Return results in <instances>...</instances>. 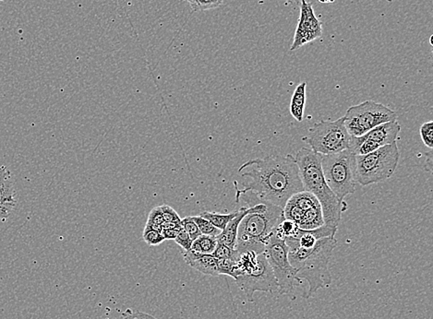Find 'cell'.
Listing matches in <instances>:
<instances>
[{"label":"cell","mask_w":433,"mask_h":319,"mask_svg":"<svg viewBox=\"0 0 433 319\" xmlns=\"http://www.w3.org/2000/svg\"><path fill=\"white\" fill-rule=\"evenodd\" d=\"M272 271L274 272L280 294H290L294 289L302 283L296 276V271L288 258V247L285 239L272 234L263 251Z\"/></svg>","instance_id":"9c48e42d"},{"label":"cell","mask_w":433,"mask_h":319,"mask_svg":"<svg viewBox=\"0 0 433 319\" xmlns=\"http://www.w3.org/2000/svg\"><path fill=\"white\" fill-rule=\"evenodd\" d=\"M283 214L285 219L292 220L302 230H313L324 225L321 204L308 191L293 195L285 203Z\"/></svg>","instance_id":"30bf717a"},{"label":"cell","mask_w":433,"mask_h":319,"mask_svg":"<svg viewBox=\"0 0 433 319\" xmlns=\"http://www.w3.org/2000/svg\"><path fill=\"white\" fill-rule=\"evenodd\" d=\"M321 166L329 187L337 200L344 203L345 197L356 191V154L348 149L337 154L321 155Z\"/></svg>","instance_id":"8992f818"},{"label":"cell","mask_w":433,"mask_h":319,"mask_svg":"<svg viewBox=\"0 0 433 319\" xmlns=\"http://www.w3.org/2000/svg\"><path fill=\"white\" fill-rule=\"evenodd\" d=\"M181 223L182 227L187 231L192 241H194L199 236H201V231L199 230L197 225L192 220V217H186L184 219H181Z\"/></svg>","instance_id":"484cf974"},{"label":"cell","mask_w":433,"mask_h":319,"mask_svg":"<svg viewBox=\"0 0 433 319\" xmlns=\"http://www.w3.org/2000/svg\"><path fill=\"white\" fill-rule=\"evenodd\" d=\"M236 201L242 198L252 209V212L242 219L239 225L236 250L239 254L247 251L263 253L270 237L279 223L284 219L283 209L260 200L250 191L239 189L236 187Z\"/></svg>","instance_id":"7a4b0ae2"},{"label":"cell","mask_w":433,"mask_h":319,"mask_svg":"<svg viewBox=\"0 0 433 319\" xmlns=\"http://www.w3.org/2000/svg\"><path fill=\"white\" fill-rule=\"evenodd\" d=\"M243 191L254 193L260 200L284 209L293 195L304 190L298 165L291 154L256 158L239 169Z\"/></svg>","instance_id":"6da1fadb"},{"label":"cell","mask_w":433,"mask_h":319,"mask_svg":"<svg viewBox=\"0 0 433 319\" xmlns=\"http://www.w3.org/2000/svg\"><path fill=\"white\" fill-rule=\"evenodd\" d=\"M121 319H157L154 316L149 313L139 312V311H132L128 309L126 312L122 313Z\"/></svg>","instance_id":"4dcf8cb0"},{"label":"cell","mask_w":433,"mask_h":319,"mask_svg":"<svg viewBox=\"0 0 433 319\" xmlns=\"http://www.w3.org/2000/svg\"><path fill=\"white\" fill-rule=\"evenodd\" d=\"M238 211L231 212V214H219V212H201L200 216L205 218L215 228L223 231L225 228V226L228 225V223L238 214Z\"/></svg>","instance_id":"ffe728a7"},{"label":"cell","mask_w":433,"mask_h":319,"mask_svg":"<svg viewBox=\"0 0 433 319\" xmlns=\"http://www.w3.org/2000/svg\"><path fill=\"white\" fill-rule=\"evenodd\" d=\"M192 220H194L196 225H197L199 230L201 231V234H205V236H217L221 231L219 229L215 228L208 220L205 218L200 216H192Z\"/></svg>","instance_id":"7402d4cb"},{"label":"cell","mask_w":433,"mask_h":319,"mask_svg":"<svg viewBox=\"0 0 433 319\" xmlns=\"http://www.w3.org/2000/svg\"><path fill=\"white\" fill-rule=\"evenodd\" d=\"M143 238L144 242L147 245H151V247L159 245L165 241L164 236H162L160 231L152 230V229L147 227V226L144 227Z\"/></svg>","instance_id":"603a6c76"},{"label":"cell","mask_w":433,"mask_h":319,"mask_svg":"<svg viewBox=\"0 0 433 319\" xmlns=\"http://www.w3.org/2000/svg\"><path fill=\"white\" fill-rule=\"evenodd\" d=\"M400 132H401V127H400L399 123L396 120H394V121L379 125L362 136L375 141L383 147L396 141Z\"/></svg>","instance_id":"2e32d148"},{"label":"cell","mask_w":433,"mask_h":319,"mask_svg":"<svg viewBox=\"0 0 433 319\" xmlns=\"http://www.w3.org/2000/svg\"><path fill=\"white\" fill-rule=\"evenodd\" d=\"M224 0H196L195 6L193 7L194 12H205L219 8Z\"/></svg>","instance_id":"4316f807"},{"label":"cell","mask_w":433,"mask_h":319,"mask_svg":"<svg viewBox=\"0 0 433 319\" xmlns=\"http://www.w3.org/2000/svg\"><path fill=\"white\" fill-rule=\"evenodd\" d=\"M235 280L236 285L243 291L249 302H253V294L256 291L274 294L279 293V291L274 272L264 253L259 254L258 263L254 269L239 275Z\"/></svg>","instance_id":"8fae6325"},{"label":"cell","mask_w":433,"mask_h":319,"mask_svg":"<svg viewBox=\"0 0 433 319\" xmlns=\"http://www.w3.org/2000/svg\"><path fill=\"white\" fill-rule=\"evenodd\" d=\"M165 220L163 216L162 211H161L160 206L155 207L150 212L148 220H147L146 225H164Z\"/></svg>","instance_id":"f546056e"},{"label":"cell","mask_w":433,"mask_h":319,"mask_svg":"<svg viewBox=\"0 0 433 319\" xmlns=\"http://www.w3.org/2000/svg\"><path fill=\"white\" fill-rule=\"evenodd\" d=\"M183 258L188 265L206 276H220L217 271V260L212 254H201L189 250L183 254Z\"/></svg>","instance_id":"9a60e30c"},{"label":"cell","mask_w":433,"mask_h":319,"mask_svg":"<svg viewBox=\"0 0 433 319\" xmlns=\"http://www.w3.org/2000/svg\"><path fill=\"white\" fill-rule=\"evenodd\" d=\"M396 141L366 155H356V180L362 187L391 178L399 166Z\"/></svg>","instance_id":"5b68a950"},{"label":"cell","mask_w":433,"mask_h":319,"mask_svg":"<svg viewBox=\"0 0 433 319\" xmlns=\"http://www.w3.org/2000/svg\"><path fill=\"white\" fill-rule=\"evenodd\" d=\"M323 35L321 23L316 17L312 4L306 0H301V15L290 50L295 51L307 43L312 42Z\"/></svg>","instance_id":"7c38bea8"},{"label":"cell","mask_w":433,"mask_h":319,"mask_svg":"<svg viewBox=\"0 0 433 319\" xmlns=\"http://www.w3.org/2000/svg\"><path fill=\"white\" fill-rule=\"evenodd\" d=\"M321 158V155L312 149L302 148L296 154L295 160L304 190L312 193L321 204L324 225L339 228L347 203L337 200L324 179Z\"/></svg>","instance_id":"277c9868"},{"label":"cell","mask_w":433,"mask_h":319,"mask_svg":"<svg viewBox=\"0 0 433 319\" xmlns=\"http://www.w3.org/2000/svg\"><path fill=\"white\" fill-rule=\"evenodd\" d=\"M337 230L339 228L331 227L326 225L313 229V230H302L299 228L295 236L288 237L285 241L288 248L299 247L309 249L314 247L318 240L325 238V237H336Z\"/></svg>","instance_id":"5bb4252c"},{"label":"cell","mask_w":433,"mask_h":319,"mask_svg":"<svg viewBox=\"0 0 433 319\" xmlns=\"http://www.w3.org/2000/svg\"><path fill=\"white\" fill-rule=\"evenodd\" d=\"M161 211H162L163 216H164L165 222L167 223H181V218L178 214V212L172 208V207L167 205L160 206Z\"/></svg>","instance_id":"83f0119b"},{"label":"cell","mask_w":433,"mask_h":319,"mask_svg":"<svg viewBox=\"0 0 433 319\" xmlns=\"http://www.w3.org/2000/svg\"><path fill=\"white\" fill-rule=\"evenodd\" d=\"M216 245V236L201 234V236L193 241L190 250L201 254H212Z\"/></svg>","instance_id":"d6986e66"},{"label":"cell","mask_w":433,"mask_h":319,"mask_svg":"<svg viewBox=\"0 0 433 319\" xmlns=\"http://www.w3.org/2000/svg\"><path fill=\"white\" fill-rule=\"evenodd\" d=\"M351 136L345 125L344 116L334 121L316 123L303 141L319 154L328 155L350 149Z\"/></svg>","instance_id":"52a82bcc"},{"label":"cell","mask_w":433,"mask_h":319,"mask_svg":"<svg viewBox=\"0 0 433 319\" xmlns=\"http://www.w3.org/2000/svg\"><path fill=\"white\" fill-rule=\"evenodd\" d=\"M179 231V229L163 228L161 234L164 236L165 240H175Z\"/></svg>","instance_id":"1f68e13d"},{"label":"cell","mask_w":433,"mask_h":319,"mask_svg":"<svg viewBox=\"0 0 433 319\" xmlns=\"http://www.w3.org/2000/svg\"><path fill=\"white\" fill-rule=\"evenodd\" d=\"M419 133H421V140L423 141L424 145L427 147V148L432 149L433 122L429 121L424 123V124L421 125V130H419Z\"/></svg>","instance_id":"d4e9b609"},{"label":"cell","mask_w":433,"mask_h":319,"mask_svg":"<svg viewBox=\"0 0 433 319\" xmlns=\"http://www.w3.org/2000/svg\"><path fill=\"white\" fill-rule=\"evenodd\" d=\"M250 212H252V209L250 207H241L238 211V214L228 223L224 230L221 231V233L216 236L217 243L228 245L232 249H236L239 225H241L242 219Z\"/></svg>","instance_id":"e0dca14e"},{"label":"cell","mask_w":433,"mask_h":319,"mask_svg":"<svg viewBox=\"0 0 433 319\" xmlns=\"http://www.w3.org/2000/svg\"><path fill=\"white\" fill-rule=\"evenodd\" d=\"M217 271L219 275H227L235 280L236 276V261L217 260Z\"/></svg>","instance_id":"cb8c5ba5"},{"label":"cell","mask_w":433,"mask_h":319,"mask_svg":"<svg viewBox=\"0 0 433 319\" xmlns=\"http://www.w3.org/2000/svg\"><path fill=\"white\" fill-rule=\"evenodd\" d=\"M336 245V237H325L318 240L314 247L309 249L299 247L288 248V258L296 271V276L309 285L304 298L309 299L320 289L332 285L329 261Z\"/></svg>","instance_id":"3957f363"},{"label":"cell","mask_w":433,"mask_h":319,"mask_svg":"<svg viewBox=\"0 0 433 319\" xmlns=\"http://www.w3.org/2000/svg\"><path fill=\"white\" fill-rule=\"evenodd\" d=\"M306 83L299 84L291 98V116L299 122H302L303 120L305 103H306Z\"/></svg>","instance_id":"ac0fdd59"},{"label":"cell","mask_w":433,"mask_h":319,"mask_svg":"<svg viewBox=\"0 0 433 319\" xmlns=\"http://www.w3.org/2000/svg\"><path fill=\"white\" fill-rule=\"evenodd\" d=\"M344 119L345 129L350 135L359 137L379 125L396 120L397 114L382 103L365 101L348 108Z\"/></svg>","instance_id":"ba28073f"},{"label":"cell","mask_w":433,"mask_h":319,"mask_svg":"<svg viewBox=\"0 0 433 319\" xmlns=\"http://www.w3.org/2000/svg\"><path fill=\"white\" fill-rule=\"evenodd\" d=\"M17 205L12 173L6 166H0V220H5Z\"/></svg>","instance_id":"4fadbf2b"},{"label":"cell","mask_w":433,"mask_h":319,"mask_svg":"<svg viewBox=\"0 0 433 319\" xmlns=\"http://www.w3.org/2000/svg\"><path fill=\"white\" fill-rule=\"evenodd\" d=\"M212 255L214 256L216 260H230L234 261L238 260L239 257L238 251L232 249V248L224 244H220V243H217L216 247H215Z\"/></svg>","instance_id":"44dd1931"},{"label":"cell","mask_w":433,"mask_h":319,"mask_svg":"<svg viewBox=\"0 0 433 319\" xmlns=\"http://www.w3.org/2000/svg\"><path fill=\"white\" fill-rule=\"evenodd\" d=\"M181 247L183 248L185 251L190 250L192 245V240L190 238L189 234H188L187 231L184 230L183 227L179 229L178 236L176 237V239L174 240Z\"/></svg>","instance_id":"f1b7e54d"},{"label":"cell","mask_w":433,"mask_h":319,"mask_svg":"<svg viewBox=\"0 0 433 319\" xmlns=\"http://www.w3.org/2000/svg\"><path fill=\"white\" fill-rule=\"evenodd\" d=\"M1 1H3V0H1Z\"/></svg>","instance_id":"e575fe53"},{"label":"cell","mask_w":433,"mask_h":319,"mask_svg":"<svg viewBox=\"0 0 433 319\" xmlns=\"http://www.w3.org/2000/svg\"><path fill=\"white\" fill-rule=\"evenodd\" d=\"M186 1L188 2V3L190 5V7H192V9H193V7L195 6L196 0H186Z\"/></svg>","instance_id":"d6a6232c"},{"label":"cell","mask_w":433,"mask_h":319,"mask_svg":"<svg viewBox=\"0 0 433 319\" xmlns=\"http://www.w3.org/2000/svg\"><path fill=\"white\" fill-rule=\"evenodd\" d=\"M283 1L287 2V3H294V2H296L298 0H283Z\"/></svg>","instance_id":"836d02e7"}]
</instances>
